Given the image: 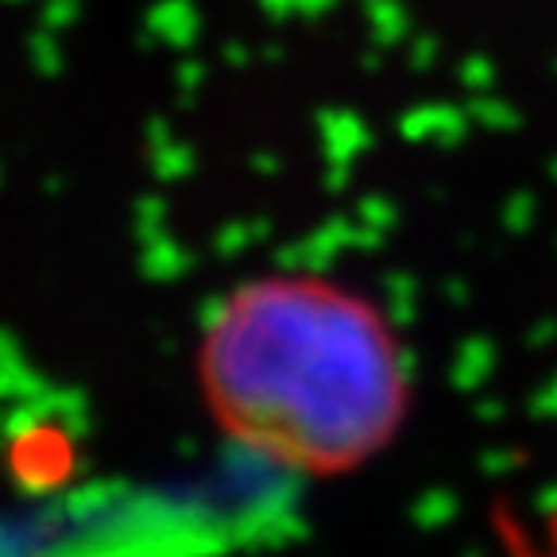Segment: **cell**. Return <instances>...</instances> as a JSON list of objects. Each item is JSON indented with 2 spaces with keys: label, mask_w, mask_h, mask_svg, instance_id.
Wrapping results in <instances>:
<instances>
[{
  "label": "cell",
  "mask_w": 557,
  "mask_h": 557,
  "mask_svg": "<svg viewBox=\"0 0 557 557\" xmlns=\"http://www.w3.org/2000/svg\"><path fill=\"white\" fill-rule=\"evenodd\" d=\"M198 387L228 442L310 480L383 457L414 403L407 341L387 310L318 271L225 290L201 325Z\"/></svg>",
  "instance_id": "obj_1"
},
{
  "label": "cell",
  "mask_w": 557,
  "mask_h": 557,
  "mask_svg": "<svg viewBox=\"0 0 557 557\" xmlns=\"http://www.w3.org/2000/svg\"><path fill=\"white\" fill-rule=\"evenodd\" d=\"M496 546L499 557H557V507L542 511L499 507Z\"/></svg>",
  "instance_id": "obj_2"
}]
</instances>
